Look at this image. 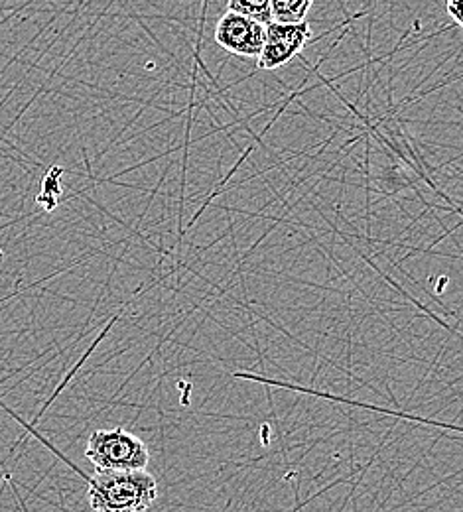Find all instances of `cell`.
I'll list each match as a JSON object with an SVG mask.
<instances>
[{"label": "cell", "mask_w": 463, "mask_h": 512, "mask_svg": "<svg viewBox=\"0 0 463 512\" xmlns=\"http://www.w3.org/2000/svg\"><path fill=\"white\" fill-rule=\"evenodd\" d=\"M312 38V30L308 20L300 24H280L268 22L265 28V44L257 58L259 69H278L282 65L290 64L308 44Z\"/></svg>", "instance_id": "obj_3"}, {"label": "cell", "mask_w": 463, "mask_h": 512, "mask_svg": "<svg viewBox=\"0 0 463 512\" xmlns=\"http://www.w3.org/2000/svg\"><path fill=\"white\" fill-rule=\"evenodd\" d=\"M314 0H270V16L280 24H300L306 22Z\"/></svg>", "instance_id": "obj_5"}, {"label": "cell", "mask_w": 463, "mask_h": 512, "mask_svg": "<svg viewBox=\"0 0 463 512\" xmlns=\"http://www.w3.org/2000/svg\"><path fill=\"white\" fill-rule=\"evenodd\" d=\"M95 512H146L158 497L156 479L146 471H95L83 477Z\"/></svg>", "instance_id": "obj_1"}, {"label": "cell", "mask_w": 463, "mask_h": 512, "mask_svg": "<svg viewBox=\"0 0 463 512\" xmlns=\"http://www.w3.org/2000/svg\"><path fill=\"white\" fill-rule=\"evenodd\" d=\"M227 10L249 16L261 24L272 22L270 0H227Z\"/></svg>", "instance_id": "obj_6"}, {"label": "cell", "mask_w": 463, "mask_h": 512, "mask_svg": "<svg viewBox=\"0 0 463 512\" xmlns=\"http://www.w3.org/2000/svg\"><path fill=\"white\" fill-rule=\"evenodd\" d=\"M85 457L95 471H142L150 461L146 444L125 428L95 430L87 442Z\"/></svg>", "instance_id": "obj_2"}, {"label": "cell", "mask_w": 463, "mask_h": 512, "mask_svg": "<svg viewBox=\"0 0 463 512\" xmlns=\"http://www.w3.org/2000/svg\"><path fill=\"white\" fill-rule=\"evenodd\" d=\"M446 10L458 26H462V0H446Z\"/></svg>", "instance_id": "obj_8"}, {"label": "cell", "mask_w": 463, "mask_h": 512, "mask_svg": "<svg viewBox=\"0 0 463 512\" xmlns=\"http://www.w3.org/2000/svg\"><path fill=\"white\" fill-rule=\"evenodd\" d=\"M266 24L237 12H225L215 26V42L229 54L259 58L265 44Z\"/></svg>", "instance_id": "obj_4"}, {"label": "cell", "mask_w": 463, "mask_h": 512, "mask_svg": "<svg viewBox=\"0 0 463 512\" xmlns=\"http://www.w3.org/2000/svg\"><path fill=\"white\" fill-rule=\"evenodd\" d=\"M60 176H62V170L60 168H52L48 172V176L44 178L42 193L36 197V203L42 205L46 211H54L58 207V197L62 195Z\"/></svg>", "instance_id": "obj_7"}]
</instances>
